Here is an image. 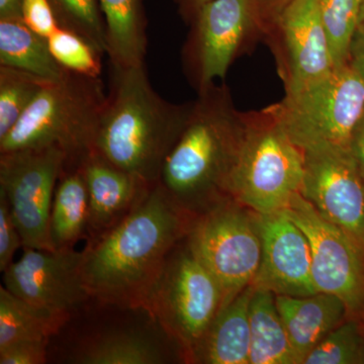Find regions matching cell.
I'll return each mask as SVG.
<instances>
[{
    "instance_id": "cell-1",
    "label": "cell",
    "mask_w": 364,
    "mask_h": 364,
    "mask_svg": "<svg viewBox=\"0 0 364 364\" xmlns=\"http://www.w3.org/2000/svg\"><path fill=\"white\" fill-rule=\"evenodd\" d=\"M193 220L158 181L126 219L83 250L90 299L144 311L167 258L186 238Z\"/></svg>"
},
{
    "instance_id": "cell-2",
    "label": "cell",
    "mask_w": 364,
    "mask_h": 364,
    "mask_svg": "<svg viewBox=\"0 0 364 364\" xmlns=\"http://www.w3.org/2000/svg\"><path fill=\"white\" fill-rule=\"evenodd\" d=\"M244 112L225 83L198 91L159 182L184 212L198 217L231 200L229 188L244 136Z\"/></svg>"
},
{
    "instance_id": "cell-3",
    "label": "cell",
    "mask_w": 364,
    "mask_h": 364,
    "mask_svg": "<svg viewBox=\"0 0 364 364\" xmlns=\"http://www.w3.org/2000/svg\"><path fill=\"white\" fill-rule=\"evenodd\" d=\"M191 102L173 104L151 85L145 64L112 67L95 150L114 166L159 181L163 164L188 121Z\"/></svg>"
},
{
    "instance_id": "cell-4",
    "label": "cell",
    "mask_w": 364,
    "mask_h": 364,
    "mask_svg": "<svg viewBox=\"0 0 364 364\" xmlns=\"http://www.w3.org/2000/svg\"><path fill=\"white\" fill-rule=\"evenodd\" d=\"M107 93L102 78L67 71L49 81L4 138L0 153L57 146L66 168L78 167L95 150Z\"/></svg>"
},
{
    "instance_id": "cell-5",
    "label": "cell",
    "mask_w": 364,
    "mask_h": 364,
    "mask_svg": "<svg viewBox=\"0 0 364 364\" xmlns=\"http://www.w3.org/2000/svg\"><path fill=\"white\" fill-rule=\"evenodd\" d=\"M244 136L232 174L231 200L255 214L282 212L301 193L304 150L267 107L244 112Z\"/></svg>"
},
{
    "instance_id": "cell-6",
    "label": "cell",
    "mask_w": 364,
    "mask_h": 364,
    "mask_svg": "<svg viewBox=\"0 0 364 364\" xmlns=\"http://www.w3.org/2000/svg\"><path fill=\"white\" fill-rule=\"evenodd\" d=\"M267 109L303 150H350L352 134L364 114V81L348 64L334 67L324 77L286 93Z\"/></svg>"
},
{
    "instance_id": "cell-7",
    "label": "cell",
    "mask_w": 364,
    "mask_h": 364,
    "mask_svg": "<svg viewBox=\"0 0 364 364\" xmlns=\"http://www.w3.org/2000/svg\"><path fill=\"white\" fill-rule=\"evenodd\" d=\"M176 247L167 258L144 312L178 345L184 360L191 363L221 309L222 291L188 242L183 248Z\"/></svg>"
},
{
    "instance_id": "cell-8",
    "label": "cell",
    "mask_w": 364,
    "mask_h": 364,
    "mask_svg": "<svg viewBox=\"0 0 364 364\" xmlns=\"http://www.w3.org/2000/svg\"><path fill=\"white\" fill-rule=\"evenodd\" d=\"M188 26L181 65L196 92L224 80L234 62L264 37L256 0H210Z\"/></svg>"
},
{
    "instance_id": "cell-9",
    "label": "cell",
    "mask_w": 364,
    "mask_h": 364,
    "mask_svg": "<svg viewBox=\"0 0 364 364\" xmlns=\"http://www.w3.org/2000/svg\"><path fill=\"white\" fill-rule=\"evenodd\" d=\"M188 244L221 287L222 308L252 284L261 261L255 215L233 200L195 218ZM220 309V310H221Z\"/></svg>"
},
{
    "instance_id": "cell-10",
    "label": "cell",
    "mask_w": 364,
    "mask_h": 364,
    "mask_svg": "<svg viewBox=\"0 0 364 364\" xmlns=\"http://www.w3.org/2000/svg\"><path fill=\"white\" fill-rule=\"evenodd\" d=\"M66 165L65 152L57 146L0 153V191L11 205L23 248L54 251L50 215Z\"/></svg>"
},
{
    "instance_id": "cell-11",
    "label": "cell",
    "mask_w": 364,
    "mask_h": 364,
    "mask_svg": "<svg viewBox=\"0 0 364 364\" xmlns=\"http://www.w3.org/2000/svg\"><path fill=\"white\" fill-rule=\"evenodd\" d=\"M284 212L306 234L312 254V279L318 293L343 301L349 318L364 322V251L348 235L321 217L298 193Z\"/></svg>"
},
{
    "instance_id": "cell-12",
    "label": "cell",
    "mask_w": 364,
    "mask_h": 364,
    "mask_svg": "<svg viewBox=\"0 0 364 364\" xmlns=\"http://www.w3.org/2000/svg\"><path fill=\"white\" fill-rule=\"evenodd\" d=\"M263 41L274 57L286 93L315 82L335 67L318 0H293L265 25Z\"/></svg>"
},
{
    "instance_id": "cell-13",
    "label": "cell",
    "mask_w": 364,
    "mask_h": 364,
    "mask_svg": "<svg viewBox=\"0 0 364 364\" xmlns=\"http://www.w3.org/2000/svg\"><path fill=\"white\" fill-rule=\"evenodd\" d=\"M301 195L321 217L341 229L364 251V178L350 150H304Z\"/></svg>"
},
{
    "instance_id": "cell-14",
    "label": "cell",
    "mask_w": 364,
    "mask_h": 364,
    "mask_svg": "<svg viewBox=\"0 0 364 364\" xmlns=\"http://www.w3.org/2000/svg\"><path fill=\"white\" fill-rule=\"evenodd\" d=\"M83 251L26 248L4 272L7 291L26 303L53 313L72 315L90 294L82 275Z\"/></svg>"
},
{
    "instance_id": "cell-15",
    "label": "cell",
    "mask_w": 364,
    "mask_h": 364,
    "mask_svg": "<svg viewBox=\"0 0 364 364\" xmlns=\"http://www.w3.org/2000/svg\"><path fill=\"white\" fill-rule=\"evenodd\" d=\"M261 240L255 289L275 296H305L318 293L312 279V254L306 234L284 210L255 214Z\"/></svg>"
},
{
    "instance_id": "cell-16",
    "label": "cell",
    "mask_w": 364,
    "mask_h": 364,
    "mask_svg": "<svg viewBox=\"0 0 364 364\" xmlns=\"http://www.w3.org/2000/svg\"><path fill=\"white\" fill-rule=\"evenodd\" d=\"M90 198L88 232L97 240L126 219L154 184L92 152L79 165Z\"/></svg>"
},
{
    "instance_id": "cell-17",
    "label": "cell",
    "mask_w": 364,
    "mask_h": 364,
    "mask_svg": "<svg viewBox=\"0 0 364 364\" xmlns=\"http://www.w3.org/2000/svg\"><path fill=\"white\" fill-rule=\"evenodd\" d=\"M275 301L299 364L330 332L349 318L343 301L330 294L275 296Z\"/></svg>"
},
{
    "instance_id": "cell-18",
    "label": "cell",
    "mask_w": 364,
    "mask_h": 364,
    "mask_svg": "<svg viewBox=\"0 0 364 364\" xmlns=\"http://www.w3.org/2000/svg\"><path fill=\"white\" fill-rule=\"evenodd\" d=\"M252 284L219 311L191 363L250 364Z\"/></svg>"
},
{
    "instance_id": "cell-19",
    "label": "cell",
    "mask_w": 364,
    "mask_h": 364,
    "mask_svg": "<svg viewBox=\"0 0 364 364\" xmlns=\"http://www.w3.org/2000/svg\"><path fill=\"white\" fill-rule=\"evenodd\" d=\"M104 16L107 53L114 68L145 64L147 18L143 0H100Z\"/></svg>"
},
{
    "instance_id": "cell-20",
    "label": "cell",
    "mask_w": 364,
    "mask_h": 364,
    "mask_svg": "<svg viewBox=\"0 0 364 364\" xmlns=\"http://www.w3.org/2000/svg\"><path fill=\"white\" fill-rule=\"evenodd\" d=\"M164 345L142 330L105 332L85 340L73 353L79 364H161L167 363Z\"/></svg>"
},
{
    "instance_id": "cell-21",
    "label": "cell",
    "mask_w": 364,
    "mask_h": 364,
    "mask_svg": "<svg viewBox=\"0 0 364 364\" xmlns=\"http://www.w3.org/2000/svg\"><path fill=\"white\" fill-rule=\"evenodd\" d=\"M90 224V198L79 167L65 168L55 191L50 237L54 250L73 248L85 238Z\"/></svg>"
},
{
    "instance_id": "cell-22",
    "label": "cell",
    "mask_w": 364,
    "mask_h": 364,
    "mask_svg": "<svg viewBox=\"0 0 364 364\" xmlns=\"http://www.w3.org/2000/svg\"><path fill=\"white\" fill-rule=\"evenodd\" d=\"M249 317L250 364H299L277 310L274 294L255 289Z\"/></svg>"
},
{
    "instance_id": "cell-23",
    "label": "cell",
    "mask_w": 364,
    "mask_h": 364,
    "mask_svg": "<svg viewBox=\"0 0 364 364\" xmlns=\"http://www.w3.org/2000/svg\"><path fill=\"white\" fill-rule=\"evenodd\" d=\"M0 66L13 67L46 80L54 81L65 75L43 37L23 20H0Z\"/></svg>"
},
{
    "instance_id": "cell-24",
    "label": "cell",
    "mask_w": 364,
    "mask_h": 364,
    "mask_svg": "<svg viewBox=\"0 0 364 364\" xmlns=\"http://www.w3.org/2000/svg\"><path fill=\"white\" fill-rule=\"evenodd\" d=\"M70 315L31 305L0 287V349L26 340H48L65 326Z\"/></svg>"
},
{
    "instance_id": "cell-25",
    "label": "cell",
    "mask_w": 364,
    "mask_h": 364,
    "mask_svg": "<svg viewBox=\"0 0 364 364\" xmlns=\"http://www.w3.org/2000/svg\"><path fill=\"white\" fill-rule=\"evenodd\" d=\"M318 6L333 63L335 67L345 65L361 21L363 0H318Z\"/></svg>"
},
{
    "instance_id": "cell-26",
    "label": "cell",
    "mask_w": 364,
    "mask_h": 364,
    "mask_svg": "<svg viewBox=\"0 0 364 364\" xmlns=\"http://www.w3.org/2000/svg\"><path fill=\"white\" fill-rule=\"evenodd\" d=\"M49 81L20 69L0 66V139L18 123Z\"/></svg>"
},
{
    "instance_id": "cell-27",
    "label": "cell",
    "mask_w": 364,
    "mask_h": 364,
    "mask_svg": "<svg viewBox=\"0 0 364 364\" xmlns=\"http://www.w3.org/2000/svg\"><path fill=\"white\" fill-rule=\"evenodd\" d=\"M60 28L78 33L102 55L107 53L100 0H49Z\"/></svg>"
},
{
    "instance_id": "cell-28",
    "label": "cell",
    "mask_w": 364,
    "mask_h": 364,
    "mask_svg": "<svg viewBox=\"0 0 364 364\" xmlns=\"http://www.w3.org/2000/svg\"><path fill=\"white\" fill-rule=\"evenodd\" d=\"M303 364H364L363 323L345 321L306 356Z\"/></svg>"
},
{
    "instance_id": "cell-29",
    "label": "cell",
    "mask_w": 364,
    "mask_h": 364,
    "mask_svg": "<svg viewBox=\"0 0 364 364\" xmlns=\"http://www.w3.org/2000/svg\"><path fill=\"white\" fill-rule=\"evenodd\" d=\"M48 44L53 57L66 71L100 78L102 54L78 33L59 26L48 38Z\"/></svg>"
},
{
    "instance_id": "cell-30",
    "label": "cell",
    "mask_w": 364,
    "mask_h": 364,
    "mask_svg": "<svg viewBox=\"0 0 364 364\" xmlns=\"http://www.w3.org/2000/svg\"><path fill=\"white\" fill-rule=\"evenodd\" d=\"M23 245V240L11 205L6 195L0 191V270L4 272L11 263L16 250Z\"/></svg>"
},
{
    "instance_id": "cell-31",
    "label": "cell",
    "mask_w": 364,
    "mask_h": 364,
    "mask_svg": "<svg viewBox=\"0 0 364 364\" xmlns=\"http://www.w3.org/2000/svg\"><path fill=\"white\" fill-rule=\"evenodd\" d=\"M21 20L47 39L59 28L49 0H23Z\"/></svg>"
},
{
    "instance_id": "cell-32",
    "label": "cell",
    "mask_w": 364,
    "mask_h": 364,
    "mask_svg": "<svg viewBox=\"0 0 364 364\" xmlns=\"http://www.w3.org/2000/svg\"><path fill=\"white\" fill-rule=\"evenodd\" d=\"M48 340H26L0 349V364L47 363Z\"/></svg>"
},
{
    "instance_id": "cell-33",
    "label": "cell",
    "mask_w": 364,
    "mask_h": 364,
    "mask_svg": "<svg viewBox=\"0 0 364 364\" xmlns=\"http://www.w3.org/2000/svg\"><path fill=\"white\" fill-rule=\"evenodd\" d=\"M347 64L364 81V20L359 23L358 30L351 41Z\"/></svg>"
},
{
    "instance_id": "cell-34",
    "label": "cell",
    "mask_w": 364,
    "mask_h": 364,
    "mask_svg": "<svg viewBox=\"0 0 364 364\" xmlns=\"http://www.w3.org/2000/svg\"><path fill=\"white\" fill-rule=\"evenodd\" d=\"M350 152L364 178V114L352 134Z\"/></svg>"
},
{
    "instance_id": "cell-35",
    "label": "cell",
    "mask_w": 364,
    "mask_h": 364,
    "mask_svg": "<svg viewBox=\"0 0 364 364\" xmlns=\"http://www.w3.org/2000/svg\"><path fill=\"white\" fill-rule=\"evenodd\" d=\"M210 1V0H173L179 16L188 25L196 18L200 9Z\"/></svg>"
},
{
    "instance_id": "cell-36",
    "label": "cell",
    "mask_w": 364,
    "mask_h": 364,
    "mask_svg": "<svg viewBox=\"0 0 364 364\" xmlns=\"http://www.w3.org/2000/svg\"><path fill=\"white\" fill-rule=\"evenodd\" d=\"M291 1L293 0H256L261 18H262L263 23H264V28L268 21L274 18L279 11H282Z\"/></svg>"
},
{
    "instance_id": "cell-37",
    "label": "cell",
    "mask_w": 364,
    "mask_h": 364,
    "mask_svg": "<svg viewBox=\"0 0 364 364\" xmlns=\"http://www.w3.org/2000/svg\"><path fill=\"white\" fill-rule=\"evenodd\" d=\"M23 0H0V20H21Z\"/></svg>"
},
{
    "instance_id": "cell-38",
    "label": "cell",
    "mask_w": 364,
    "mask_h": 364,
    "mask_svg": "<svg viewBox=\"0 0 364 364\" xmlns=\"http://www.w3.org/2000/svg\"><path fill=\"white\" fill-rule=\"evenodd\" d=\"M364 20V0H363V14H361V21Z\"/></svg>"
},
{
    "instance_id": "cell-39",
    "label": "cell",
    "mask_w": 364,
    "mask_h": 364,
    "mask_svg": "<svg viewBox=\"0 0 364 364\" xmlns=\"http://www.w3.org/2000/svg\"><path fill=\"white\" fill-rule=\"evenodd\" d=\"M363 327H364V322L363 323Z\"/></svg>"
}]
</instances>
